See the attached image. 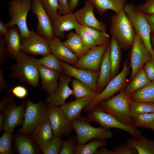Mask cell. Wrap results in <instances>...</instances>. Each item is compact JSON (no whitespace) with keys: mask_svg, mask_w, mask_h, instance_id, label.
Masks as SVG:
<instances>
[{"mask_svg":"<svg viewBox=\"0 0 154 154\" xmlns=\"http://www.w3.org/2000/svg\"><path fill=\"white\" fill-rule=\"evenodd\" d=\"M15 59L16 62L11 66L10 77L32 86H37L40 78L38 59L21 52Z\"/></svg>","mask_w":154,"mask_h":154,"instance_id":"6da1fadb","label":"cell"},{"mask_svg":"<svg viewBox=\"0 0 154 154\" xmlns=\"http://www.w3.org/2000/svg\"><path fill=\"white\" fill-rule=\"evenodd\" d=\"M109 32L124 51L131 48L135 32L123 9L118 14L111 17Z\"/></svg>","mask_w":154,"mask_h":154,"instance_id":"7a4b0ae2","label":"cell"},{"mask_svg":"<svg viewBox=\"0 0 154 154\" xmlns=\"http://www.w3.org/2000/svg\"><path fill=\"white\" fill-rule=\"evenodd\" d=\"M129 97L125 90L108 100L102 101L97 105L105 112L111 114L122 122L132 125L130 110Z\"/></svg>","mask_w":154,"mask_h":154,"instance_id":"3957f363","label":"cell"},{"mask_svg":"<svg viewBox=\"0 0 154 154\" xmlns=\"http://www.w3.org/2000/svg\"><path fill=\"white\" fill-rule=\"evenodd\" d=\"M87 117L91 122H96L100 126L105 129L114 128L126 131L134 139H137L141 136L137 127L124 123L114 115L103 111L97 105L87 112Z\"/></svg>","mask_w":154,"mask_h":154,"instance_id":"277c9868","label":"cell"},{"mask_svg":"<svg viewBox=\"0 0 154 154\" xmlns=\"http://www.w3.org/2000/svg\"><path fill=\"white\" fill-rule=\"evenodd\" d=\"M123 9L135 33L141 39L154 59V50L151 43V30L146 14L136 9L132 3L125 4Z\"/></svg>","mask_w":154,"mask_h":154,"instance_id":"5b68a950","label":"cell"},{"mask_svg":"<svg viewBox=\"0 0 154 154\" xmlns=\"http://www.w3.org/2000/svg\"><path fill=\"white\" fill-rule=\"evenodd\" d=\"M71 121L78 144H84L96 138L106 140L113 137L112 132L109 129L92 126L87 117L82 115L78 119Z\"/></svg>","mask_w":154,"mask_h":154,"instance_id":"8992f818","label":"cell"},{"mask_svg":"<svg viewBox=\"0 0 154 154\" xmlns=\"http://www.w3.org/2000/svg\"><path fill=\"white\" fill-rule=\"evenodd\" d=\"M24 119L19 133L31 135L33 131L42 121L47 117L46 103L42 101L34 103L27 99Z\"/></svg>","mask_w":154,"mask_h":154,"instance_id":"52a82bcc","label":"cell"},{"mask_svg":"<svg viewBox=\"0 0 154 154\" xmlns=\"http://www.w3.org/2000/svg\"><path fill=\"white\" fill-rule=\"evenodd\" d=\"M32 0L9 2L8 13L11 18L8 23L9 28L17 26L20 31L22 38L28 37L30 33L27 23V17L32 9Z\"/></svg>","mask_w":154,"mask_h":154,"instance_id":"ba28073f","label":"cell"},{"mask_svg":"<svg viewBox=\"0 0 154 154\" xmlns=\"http://www.w3.org/2000/svg\"><path fill=\"white\" fill-rule=\"evenodd\" d=\"M127 59L123 65L122 71L112 78L104 90L93 98L92 102L84 109L85 112L91 110L99 102L108 99L127 85V77L129 68Z\"/></svg>","mask_w":154,"mask_h":154,"instance_id":"9c48e42d","label":"cell"},{"mask_svg":"<svg viewBox=\"0 0 154 154\" xmlns=\"http://www.w3.org/2000/svg\"><path fill=\"white\" fill-rule=\"evenodd\" d=\"M47 117L54 135L60 137L69 136L74 130L71 121L58 106L46 104Z\"/></svg>","mask_w":154,"mask_h":154,"instance_id":"30bf717a","label":"cell"},{"mask_svg":"<svg viewBox=\"0 0 154 154\" xmlns=\"http://www.w3.org/2000/svg\"><path fill=\"white\" fill-rule=\"evenodd\" d=\"M26 108V101L17 106L15 101L11 99L2 111L5 115L3 130L13 133L16 127L23 123Z\"/></svg>","mask_w":154,"mask_h":154,"instance_id":"8fae6325","label":"cell"},{"mask_svg":"<svg viewBox=\"0 0 154 154\" xmlns=\"http://www.w3.org/2000/svg\"><path fill=\"white\" fill-rule=\"evenodd\" d=\"M152 58V55L142 40L135 33L131 48L130 64L131 72V81L138 70L143 67L145 63Z\"/></svg>","mask_w":154,"mask_h":154,"instance_id":"7c38bea8","label":"cell"},{"mask_svg":"<svg viewBox=\"0 0 154 154\" xmlns=\"http://www.w3.org/2000/svg\"><path fill=\"white\" fill-rule=\"evenodd\" d=\"M21 52L26 54L42 56L51 54L48 41L33 29L28 37L21 39Z\"/></svg>","mask_w":154,"mask_h":154,"instance_id":"4fadbf2b","label":"cell"},{"mask_svg":"<svg viewBox=\"0 0 154 154\" xmlns=\"http://www.w3.org/2000/svg\"><path fill=\"white\" fill-rule=\"evenodd\" d=\"M32 1V11L37 20V33L47 40H50L55 36L52 22L43 7L40 0Z\"/></svg>","mask_w":154,"mask_h":154,"instance_id":"5bb4252c","label":"cell"},{"mask_svg":"<svg viewBox=\"0 0 154 154\" xmlns=\"http://www.w3.org/2000/svg\"><path fill=\"white\" fill-rule=\"evenodd\" d=\"M72 77L64 72L61 73L57 87L53 92L49 94L44 102L57 106L64 104L66 99L73 94L72 90L68 85L72 80Z\"/></svg>","mask_w":154,"mask_h":154,"instance_id":"9a60e30c","label":"cell"},{"mask_svg":"<svg viewBox=\"0 0 154 154\" xmlns=\"http://www.w3.org/2000/svg\"><path fill=\"white\" fill-rule=\"evenodd\" d=\"M110 43L97 46L90 49L87 53L78 59L73 66L77 68H86L95 72H100L102 60Z\"/></svg>","mask_w":154,"mask_h":154,"instance_id":"2e32d148","label":"cell"},{"mask_svg":"<svg viewBox=\"0 0 154 154\" xmlns=\"http://www.w3.org/2000/svg\"><path fill=\"white\" fill-rule=\"evenodd\" d=\"M95 7L90 0L85 2L84 6L74 13L80 25L100 31L106 32L107 26L106 23L98 20L94 14Z\"/></svg>","mask_w":154,"mask_h":154,"instance_id":"e0dca14e","label":"cell"},{"mask_svg":"<svg viewBox=\"0 0 154 154\" xmlns=\"http://www.w3.org/2000/svg\"><path fill=\"white\" fill-rule=\"evenodd\" d=\"M60 61L64 73L82 82L98 93L96 85L100 72H95L84 68H76Z\"/></svg>","mask_w":154,"mask_h":154,"instance_id":"ac0fdd59","label":"cell"},{"mask_svg":"<svg viewBox=\"0 0 154 154\" xmlns=\"http://www.w3.org/2000/svg\"><path fill=\"white\" fill-rule=\"evenodd\" d=\"M55 36L64 38L65 32L74 29L78 34L81 27L74 13L70 12L63 15H59L52 22Z\"/></svg>","mask_w":154,"mask_h":154,"instance_id":"d6986e66","label":"cell"},{"mask_svg":"<svg viewBox=\"0 0 154 154\" xmlns=\"http://www.w3.org/2000/svg\"><path fill=\"white\" fill-rule=\"evenodd\" d=\"M51 53L56 56L60 60L70 64L74 65L78 58L56 36L48 40Z\"/></svg>","mask_w":154,"mask_h":154,"instance_id":"ffe728a7","label":"cell"},{"mask_svg":"<svg viewBox=\"0 0 154 154\" xmlns=\"http://www.w3.org/2000/svg\"><path fill=\"white\" fill-rule=\"evenodd\" d=\"M15 146L19 154H39L42 150L31 135L19 133L13 136Z\"/></svg>","mask_w":154,"mask_h":154,"instance_id":"44dd1931","label":"cell"},{"mask_svg":"<svg viewBox=\"0 0 154 154\" xmlns=\"http://www.w3.org/2000/svg\"><path fill=\"white\" fill-rule=\"evenodd\" d=\"M31 135L41 149L52 140L54 135L48 117L38 125Z\"/></svg>","mask_w":154,"mask_h":154,"instance_id":"7402d4cb","label":"cell"},{"mask_svg":"<svg viewBox=\"0 0 154 154\" xmlns=\"http://www.w3.org/2000/svg\"><path fill=\"white\" fill-rule=\"evenodd\" d=\"M110 43L102 58L97 82L98 94L105 88L112 78V66L110 56Z\"/></svg>","mask_w":154,"mask_h":154,"instance_id":"603a6c76","label":"cell"},{"mask_svg":"<svg viewBox=\"0 0 154 154\" xmlns=\"http://www.w3.org/2000/svg\"><path fill=\"white\" fill-rule=\"evenodd\" d=\"M93 98L91 97H88L75 99L66 103L60 108L70 120H75L80 117L82 110L92 102Z\"/></svg>","mask_w":154,"mask_h":154,"instance_id":"cb8c5ba5","label":"cell"},{"mask_svg":"<svg viewBox=\"0 0 154 154\" xmlns=\"http://www.w3.org/2000/svg\"><path fill=\"white\" fill-rule=\"evenodd\" d=\"M39 72L41 80V89L48 94L52 93L58 85L61 73L40 65H39Z\"/></svg>","mask_w":154,"mask_h":154,"instance_id":"d4e9b609","label":"cell"},{"mask_svg":"<svg viewBox=\"0 0 154 154\" xmlns=\"http://www.w3.org/2000/svg\"><path fill=\"white\" fill-rule=\"evenodd\" d=\"M7 44L8 57L15 58L21 52L22 48L21 36L18 27L15 26L9 28L4 36Z\"/></svg>","mask_w":154,"mask_h":154,"instance_id":"484cf974","label":"cell"},{"mask_svg":"<svg viewBox=\"0 0 154 154\" xmlns=\"http://www.w3.org/2000/svg\"><path fill=\"white\" fill-rule=\"evenodd\" d=\"M66 38V40L63 42L64 44L78 59L90 50L83 42L78 34L76 32L72 31L69 33Z\"/></svg>","mask_w":154,"mask_h":154,"instance_id":"4316f807","label":"cell"},{"mask_svg":"<svg viewBox=\"0 0 154 154\" xmlns=\"http://www.w3.org/2000/svg\"><path fill=\"white\" fill-rule=\"evenodd\" d=\"M100 15L104 14L108 9L118 14L123 9L127 0H90Z\"/></svg>","mask_w":154,"mask_h":154,"instance_id":"83f0119b","label":"cell"},{"mask_svg":"<svg viewBox=\"0 0 154 154\" xmlns=\"http://www.w3.org/2000/svg\"><path fill=\"white\" fill-rule=\"evenodd\" d=\"M151 82L143 67L141 68L136 73L129 83L126 86L125 91L129 97L134 92L145 86Z\"/></svg>","mask_w":154,"mask_h":154,"instance_id":"f1b7e54d","label":"cell"},{"mask_svg":"<svg viewBox=\"0 0 154 154\" xmlns=\"http://www.w3.org/2000/svg\"><path fill=\"white\" fill-rule=\"evenodd\" d=\"M110 56L112 66V78L117 74L121 58V48L117 40L112 37L110 42Z\"/></svg>","mask_w":154,"mask_h":154,"instance_id":"f546056e","label":"cell"},{"mask_svg":"<svg viewBox=\"0 0 154 154\" xmlns=\"http://www.w3.org/2000/svg\"><path fill=\"white\" fill-rule=\"evenodd\" d=\"M127 143L135 148L138 154H154V140L141 136L137 139L129 138Z\"/></svg>","mask_w":154,"mask_h":154,"instance_id":"4dcf8cb0","label":"cell"},{"mask_svg":"<svg viewBox=\"0 0 154 154\" xmlns=\"http://www.w3.org/2000/svg\"><path fill=\"white\" fill-rule=\"evenodd\" d=\"M107 143L106 140L94 139L88 143L76 145L75 154H95L97 150L106 147Z\"/></svg>","mask_w":154,"mask_h":154,"instance_id":"1f68e13d","label":"cell"},{"mask_svg":"<svg viewBox=\"0 0 154 154\" xmlns=\"http://www.w3.org/2000/svg\"><path fill=\"white\" fill-rule=\"evenodd\" d=\"M129 98L135 101L154 103V80L134 92Z\"/></svg>","mask_w":154,"mask_h":154,"instance_id":"d6a6232c","label":"cell"},{"mask_svg":"<svg viewBox=\"0 0 154 154\" xmlns=\"http://www.w3.org/2000/svg\"><path fill=\"white\" fill-rule=\"evenodd\" d=\"M72 86L73 95L75 99L88 97L94 98L99 94L83 83L75 78L72 80Z\"/></svg>","mask_w":154,"mask_h":154,"instance_id":"836d02e7","label":"cell"},{"mask_svg":"<svg viewBox=\"0 0 154 154\" xmlns=\"http://www.w3.org/2000/svg\"><path fill=\"white\" fill-rule=\"evenodd\" d=\"M129 102L131 117L142 114L154 113V103L135 101L130 98Z\"/></svg>","mask_w":154,"mask_h":154,"instance_id":"e575fe53","label":"cell"},{"mask_svg":"<svg viewBox=\"0 0 154 154\" xmlns=\"http://www.w3.org/2000/svg\"><path fill=\"white\" fill-rule=\"evenodd\" d=\"M137 154L136 149L126 143H121L114 146L112 150H109L106 147L99 148L95 154Z\"/></svg>","mask_w":154,"mask_h":154,"instance_id":"d590c367","label":"cell"},{"mask_svg":"<svg viewBox=\"0 0 154 154\" xmlns=\"http://www.w3.org/2000/svg\"><path fill=\"white\" fill-rule=\"evenodd\" d=\"M132 125L148 128L154 132V113L142 114L132 117Z\"/></svg>","mask_w":154,"mask_h":154,"instance_id":"8d00e7d4","label":"cell"},{"mask_svg":"<svg viewBox=\"0 0 154 154\" xmlns=\"http://www.w3.org/2000/svg\"><path fill=\"white\" fill-rule=\"evenodd\" d=\"M84 31L93 39L97 46L110 43L111 39L106 32L92 28L87 26H82Z\"/></svg>","mask_w":154,"mask_h":154,"instance_id":"74e56055","label":"cell"},{"mask_svg":"<svg viewBox=\"0 0 154 154\" xmlns=\"http://www.w3.org/2000/svg\"><path fill=\"white\" fill-rule=\"evenodd\" d=\"M38 61L39 65L56 70L61 73L64 72L60 60L52 54L43 56L38 59Z\"/></svg>","mask_w":154,"mask_h":154,"instance_id":"f35d334b","label":"cell"},{"mask_svg":"<svg viewBox=\"0 0 154 154\" xmlns=\"http://www.w3.org/2000/svg\"><path fill=\"white\" fill-rule=\"evenodd\" d=\"M12 133L5 131L0 138V154H12Z\"/></svg>","mask_w":154,"mask_h":154,"instance_id":"ab89813d","label":"cell"},{"mask_svg":"<svg viewBox=\"0 0 154 154\" xmlns=\"http://www.w3.org/2000/svg\"><path fill=\"white\" fill-rule=\"evenodd\" d=\"M43 7L47 13L52 23L59 15L58 0H40Z\"/></svg>","mask_w":154,"mask_h":154,"instance_id":"60d3db41","label":"cell"},{"mask_svg":"<svg viewBox=\"0 0 154 154\" xmlns=\"http://www.w3.org/2000/svg\"><path fill=\"white\" fill-rule=\"evenodd\" d=\"M63 141L61 137L54 136L52 140L41 149L43 154H59Z\"/></svg>","mask_w":154,"mask_h":154,"instance_id":"b9f144b4","label":"cell"},{"mask_svg":"<svg viewBox=\"0 0 154 154\" xmlns=\"http://www.w3.org/2000/svg\"><path fill=\"white\" fill-rule=\"evenodd\" d=\"M77 141L76 137L71 136L63 141L60 154H75Z\"/></svg>","mask_w":154,"mask_h":154,"instance_id":"7bdbcfd3","label":"cell"},{"mask_svg":"<svg viewBox=\"0 0 154 154\" xmlns=\"http://www.w3.org/2000/svg\"><path fill=\"white\" fill-rule=\"evenodd\" d=\"M78 34L83 42L90 49H93L97 46L95 41L84 31L82 26L79 29Z\"/></svg>","mask_w":154,"mask_h":154,"instance_id":"ee69618b","label":"cell"},{"mask_svg":"<svg viewBox=\"0 0 154 154\" xmlns=\"http://www.w3.org/2000/svg\"><path fill=\"white\" fill-rule=\"evenodd\" d=\"M145 2L135 6L138 10L146 15L154 14V0H145Z\"/></svg>","mask_w":154,"mask_h":154,"instance_id":"f6af8a7d","label":"cell"},{"mask_svg":"<svg viewBox=\"0 0 154 154\" xmlns=\"http://www.w3.org/2000/svg\"><path fill=\"white\" fill-rule=\"evenodd\" d=\"M6 43L3 36H0V68L6 61L8 57V53L7 50Z\"/></svg>","mask_w":154,"mask_h":154,"instance_id":"bcb514c9","label":"cell"},{"mask_svg":"<svg viewBox=\"0 0 154 154\" xmlns=\"http://www.w3.org/2000/svg\"><path fill=\"white\" fill-rule=\"evenodd\" d=\"M9 90L12 93V95L11 96V97L15 96L20 99H23L26 98L28 94L27 88L24 86L21 85L16 86Z\"/></svg>","mask_w":154,"mask_h":154,"instance_id":"7dc6e473","label":"cell"},{"mask_svg":"<svg viewBox=\"0 0 154 154\" xmlns=\"http://www.w3.org/2000/svg\"><path fill=\"white\" fill-rule=\"evenodd\" d=\"M143 68L151 81L154 80V59L152 58L146 62Z\"/></svg>","mask_w":154,"mask_h":154,"instance_id":"c3c4849f","label":"cell"},{"mask_svg":"<svg viewBox=\"0 0 154 154\" xmlns=\"http://www.w3.org/2000/svg\"><path fill=\"white\" fill-rule=\"evenodd\" d=\"M67 1L68 0H58L59 7L58 13L59 15H61L70 12Z\"/></svg>","mask_w":154,"mask_h":154,"instance_id":"681fc988","label":"cell"},{"mask_svg":"<svg viewBox=\"0 0 154 154\" xmlns=\"http://www.w3.org/2000/svg\"><path fill=\"white\" fill-rule=\"evenodd\" d=\"M9 90L7 84L4 78L3 71L1 68H0V92H1L5 88Z\"/></svg>","mask_w":154,"mask_h":154,"instance_id":"f907efd6","label":"cell"},{"mask_svg":"<svg viewBox=\"0 0 154 154\" xmlns=\"http://www.w3.org/2000/svg\"><path fill=\"white\" fill-rule=\"evenodd\" d=\"M149 25L151 33L154 35V14L146 15Z\"/></svg>","mask_w":154,"mask_h":154,"instance_id":"816d5d0a","label":"cell"},{"mask_svg":"<svg viewBox=\"0 0 154 154\" xmlns=\"http://www.w3.org/2000/svg\"><path fill=\"white\" fill-rule=\"evenodd\" d=\"M9 27L8 23H6L0 20V34L4 36L8 31Z\"/></svg>","mask_w":154,"mask_h":154,"instance_id":"f5cc1de1","label":"cell"},{"mask_svg":"<svg viewBox=\"0 0 154 154\" xmlns=\"http://www.w3.org/2000/svg\"><path fill=\"white\" fill-rule=\"evenodd\" d=\"M79 0H68V7L70 12H73L77 6Z\"/></svg>","mask_w":154,"mask_h":154,"instance_id":"db71d44e","label":"cell"},{"mask_svg":"<svg viewBox=\"0 0 154 154\" xmlns=\"http://www.w3.org/2000/svg\"><path fill=\"white\" fill-rule=\"evenodd\" d=\"M11 96L9 97H4L0 103V112L1 113L4 108L8 104L11 100Z\"/></svg>","mask_w":154,"mask_h":154,"instance_id":"11a10c76","label":"cell"},{"mask_svg":"<svg viewBox=\"0 0 154 154\" xmlns=\"http://www.w3.org/2000/svg\"><path fill=\"white\" fill-rule=\"evenodd\" d=\"M5 119V115L3 112H2L0 114V133L3 130V127Z\"/></svg>","mask_w":154,"mask_h":154,"instance_id":"9f6ffc18","label":"cell"},{"mask_svg":"<svg viewBox=\"0 0 154 154\" xmlns=\"http://www.w3.org/2000/svg\"><path fill=\"white\" fill-rule=\"evenodd\" d=\"M151 40L154 48V35L151 34L150 35Z\"/></svg>","mask_w":154,"mask_h":154,"instance_id":"6f0895ef","label":"cell"},{"mask_svg":"<svg viewBox=\"0 0 154 154\" xmlns=\"http://www.w3.org/2000/svg\"><path fill=\"white\" fill-rule=\"evenodd\" d=\"M22 0H11L12 1H21Z\"/></svg>","mask_w":154,"mask_h":154,"instance_id":"680465c9","label":"cell"}]
</instances>
